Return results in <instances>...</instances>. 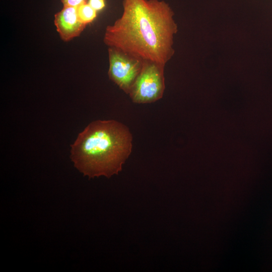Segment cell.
Masks as SVG:
<instances>
[{"label": "cell", "instance_id": "1", "mask_svg": "<svg viewBox=\"0 0 272 272\" xmlns=\"http://www.w3.org/2000/svg\"><path fill=\"white\" fill-rule=\"evenodd\" d=\"M121 16L105 29L103 41L143 61L164 65L174 53L177 25L164 0H123Z\"/></svg>", "mask_w": 272, "mask_h": 272}, {"label": "cell", "instance_id": "2", "mask_svg": "<svg viewBox=\"0 0 272 272\" xmlns=\"http://www.w3.org/2000/svg\"><path fill=\"white\" fill-rule=\"evenodd\" d=\"M132 136L124 124L114 120L89 123L71 145L75 167L89 178L117 174L132 151Z\"/></svg>", "mask_w": 272, "mask_h": 272}, {"label": "cell", "instance_id": "3", "mask_svg": "<svg viewBox=\"0 0 272 272\" xmlns=\"http://www.w3.org/2000/svg\"><path fill=\"white\" fill-rule=\"evenodd\" d=\"M165 65L144 61L142 70L128 94L133 103L147 104L161 99L164 93Z\"/></svg>", "mask_w": 272, "mask_h": 272}, {"label": "cell", "instance_id": "4", "mask_svg": "<svg viewBox=\"0 0 272 272\" xmlns=\"http://www.w3.org/2000/svg\"><path fill=\"white\" fill-rule=\"evenodd\" d=\"M109 79L128 94L139 76L144 61L119 49L108 47Z\"/></svg>", "mask_w": 272, "mask_h": 272}, {"label": "cell", "instance_id": "5", "mask_svg": "<svg viewBox=\"0 0 272 272\" xmlns=\"http://www.w3.org/2000/svg\"><path fill=\"white\" fill-rule=\"evenodd\" d=\"M54 24L61 39L68 42L79 36L86 27L80 19L77 8L63 6L54 15Z\"/></svg>", "mask_w": 272, "mask_h": 272}, {"label": "cell", "instance_id": "6", "mask_svg": "<svg viewBox=\"0 0 272 272\" xmlns=\"http://www.w3.org/2000/svg\"><path fill=\"white\" fill-rule=\"evenodd\" d=\"M77 12L80 20L87 25L92 22L97 17V12L87 3L77 8Z\"/></svg>", "mask_w": 272, "mask_h": 272}, {"label": "cell", "instance_id": "7", "mask_svg": "<svg viewBox=\"0 0 272 272\" xmlns=\"http://www.w3.org/2000/svg\"><path fill=\"white\" fill-rule=\"evenodd\" d=\"M88 3L97 12L102 10L105 7V0H88Z\"/></svg>", "mask_w": 272, "mask_h": 272}, {"label": "cell", "instance_id": "8", "mask_svg": "<svg viewBox=\"0 0 272 272\" xmlns=\"http://www.w3.org/2000/svg\"><path fill=\"white\" fill-rule=\"evenodd\" d=\"M63 6L78 8L80 5L87 3L88 0H60Z\"/></svg>", "mask_w": 272, "mask_h": 272}]
</instances>
